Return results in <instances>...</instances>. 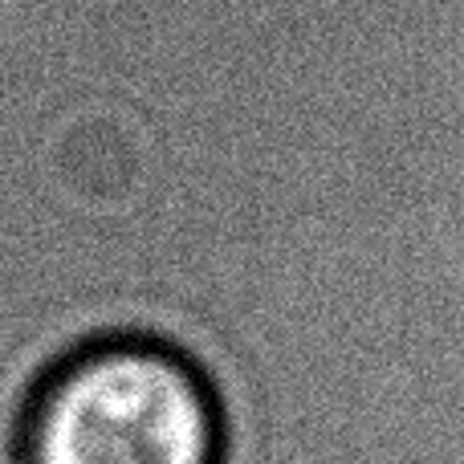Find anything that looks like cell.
<instances>
[{"label": "cell", "instance_id": "cell-1", "mask_svg": "<svg viewBox=\"0 0 464 464\" xmlns=\"http://www.w3.org/2000/svg\"><path fill=\"white\" fill-rule=\"evenodd\" d=\"M225 411L200 367L160 338L82 346L41 383L21 464H220Z\"/></svg>", "mask_w": 464, "mask_h": 464}]
</instances>
